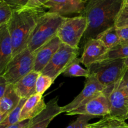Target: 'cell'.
<instances>
[{"label":"cell","mask_w":128,"mask_h":128,"mask_svg":"<svg viewBox=\"0 0 128 128\" xmlns=\"http://www.w3.org/2000/svg\"><path fill=\"white\" fill-rule=\"evenodd\" d=\"M124 0H86L82 13L88 21V28L81 40L80 50L91 39H96L102 31L115 26Z\"/></svg>","instance_id":"1"},{"label":"cell","mask_w":128,"mask_h":128,"mask_svg":"<svg viewBox=\"0 0 128 128\" xmlns=\"http://www.w3.org/2000/svg\"><path fill=\"white\" fill-rule=\"evenodd\" d=\"M46 12L44 8L27 7L14 10L12 18L8 23L13 47L12 58L27 48L32 31L40 18Z\"/></svg>","instance_id":"2"},{"label":"cell","mask_w":128,"mask_h":128,"mask_svg":"<svg viewBox=\"0 0 128 128\" xmlns=\"http://www.w3.org/2000/svg\"><path fill=\"white\" fill-rule=\"evenodd\" d=\"M65 17L46 11L40 18L31 35L27 48L34 52L57 34Z\"/></svg>","instance_id":"3"},{"label":"cell","mask_w":128,"mask_h":128,"mask_svg":"<svg viewBox=\"0 0 128 128\" xmlns=\"http://www.w3.org/2000/svg\"><path fill=\"white\" fill-rule=\"evenodd\" d=\"M125 59L105 60L88 68L90 74L94 75L105 89L111 88L119 82L126 70Z\"/></svg>","instance_id":"4"},{"label":"cell","mask_w":128,"mask_h":128,"mask_svg":"<svg viewBox=\"0 0 128 128\" xmlns=\"http://www.w3.org/2000/svg\"><path fill=\"white\" fill-rule=\"evenodd\" d=\"M87 28V19L83 15L72 18L65 17L56 35L62 43L74 48H80V42Z\"/></svg>","instance_id":"5"},{"label":"cell","mask_w":128,"mask_h":128,"mask_svg":"<svg viewBox=\"0 0 128 128\" xmlns=\"http://www.w3.org/2000/svg\"><path fill=\"white\" fill-rule=\"evenodd\" d=\"M36 52L25 49L14 56L6 66L2 76L9 84H14L26 75L33 71Z\"/></svg>","instance_id":"6"},{"label":"cell","mask_w":128,"mask_h":128,"mask_svg":"<svg viewBox=\"0 0 128 128\" xmlns=\"http://www.w3.org/2000/svg\"><path fill=\"white\" fill-rule=\"evenodd\" d=\"M80 51V48H74L62 43L41 74L50 76L54 81L60 74L63 73L70 62L78 58Z\"/></svg>","instance_id":"7"},{"label":"cell","mask_w":128,"mask_h":128,"mask_svg":"<svg viewBox=\"0 0 128 128\" xmlns=\"http://www.w3.org/2000/svg\"><path fill=\"white\" fill-rule=\"evenodd\" d=\"M86 79L84 86L81 92L71 102L62 107L64 112L66 113L82 107L104 92V87L94 75L90 74Z\"/></svg>","instance_id":"8"},{"label":"cell","mask_w":128,"mask_h":128,"mask_svg":"<svg viewBox=\"0 0 128 128\" xmlns=\"http://www.w3.org/2000/svg\"><path fill=\"white\" fill-rule=\"evenodd\" d=\"M119 82L111 88L105 89L104 93L107 95L109 99L110 116L126 120L128 113V94L119 87Z\"/></svg>","instance_id":"9"},{"label":"cell","mask_w":128,"mask_h":128,"mask_svg":"<svg viewBox=\"0 0 128 128\" xmlns=\"http://www.w3.org/2000/svg\"><path fill=\"white\" fill-rule=\"evenodd\" d=\"M110 105L108 97L103 92L83 106L76 110L66 112V114L68 116L84 115L96 118L100 116L104 117L110 115Z\"/></svg>","instance_id":"10"},{"label":"cell","mask_w":128,"mask_h":128,"mask_svg":"<svg viewBox=\"0 0 128 128\" xmlns=\"http://www.w3.org/2000/svg\"><path fill=\"white\" fill-rule=\"evenodd\" d=\"M85 6L86 0H49L44 8L48 9V12L64 16L74 13L81 14Z\"/></svg>","instance_id":"11"},{"label":"cell","mask_w":128,"mask_h":128,"mask_svg":"<svg viewBox=\"0 0 128 128\" xmlns=\"http://www.w3.org/2000/svg\"><path fill=\"white\" fill-rule=\"evenodd\" d=\"M108 49L98 39H91L85 43L80 58L81 63L89 68L96 62L101 61L108 51Z\"/></svg>","instance_id":"12"},{"label":"cell","mask_w":128,"mask_h":128,"mask_svg":"<svg viewBox=\"0 0 128 128\" xmlns=\"http://www.w3.org/2000/svg\"><path fill=\"white\" fill-rule=\"evenodd\" d=\"M63 112L62 107L58 104V97H56L48 102L47 107L41 113L30 120L27 128H48L56 116Z\"/></svg>","instance_id":"13"},{"label":"cell","mask_w":128,"mask_h":128,"mask_svg":"<svg viewBox=\"0 0 128 128\" xmlns=\"http://www.w3.org/2000/svg\"><path fill=\"white\" fill-rule=\"evenodd\" d=\"M61 44L62 42L56 35L47 43L35 51L36 57L33 71L41 73Z\"/></svg>","instance_id":"14"},{"label":"cell","mask_w":128,"mask_h":128,"mask_svg":"<svg viewBox=\"0 0 128 128\" xmlns=\"http://www.w3.org/2000/svg\"><path fill=\"white\" fill-rule=\"evenodd\" d=\"M12 56L13 47L8 24L1 25L0 26V75L3 73Z\"/></svg>","instance_id":"15"},{"label":"cell","mask_w":128,"mask_h":128,"mask_svg":"<svg viewBox=\"0 0 128 128\" xmlns=\"http://www.w3.org/2000/svg\"><path fill=\"white\" fill-rule=\"evenodd\" d=\"M47 107L42 94H36L27 99L20 114V121L31 120L42 112Z\"/></svg>","instance_id":"16"},{"label":"cell","mask_w":128,"mask_h":128,"mask_svg":"<svg viewBox=\"0 0 128 128\" xmlns=\"http://www.w3.org/2000/svg\"><path fill=\"white\" fill-rule=\"evenodd\" d=\"M40 73L32 71L13 84L17 94L21 99H28L36 93V81Z\"/></svg>","instance_id":"17"},{"label":"cell","mask_w":128,"mask_h":128,"mask_svg":"<svg viewBox=\"0 0 128 128\" xmlns=\"http://www.w3.org/2000/svg\"><path fill=\"white\" fill-rule=\"evenodd\" d=\"M21 100L15 91L13 84H10L4 96L0 98V122L17 107Z\"/></svg>","instance_id":"18"},{"label":"cell","mask_w":128,"mask_h":128,"mask_svg":"<svg viewBox=\"0 0 128 128\" xmlns=\"http://www.w3.org/2000/svg\"><path fill=\"white\" fill-rule=\"evenodd\" d=\"M88 128H128L126 120L114 116H104L101 120L92 124H88Z\"/></svg>","instance_id":"19"},{"label":"cell","mask_w":128,"mask_h":128,"mask_svg":"<svg viewBox=\"0 0 128 128\" xmlns=\"http://www.w3.org/2000/svg\"><path fill=\"white\" fill-rule=\"evenodd\" d=\"M96 39L100 40L108 50L112 48L121 42L116 26L102 31Z\"/></svg>","instance_id":"20"},{"label":"cell","mask_w":128,"mask_h":128,"mask_svg":"<svg viewBox=\"0 0 128 128\" xmlns=\"http://www.w3.org/2000/svg\"><path fill=\"white\" fill-rule=\"evenodd\" d=\"M80 63H81L80 58H76L72 60L62 73L64 76L66 77H85L86 78L88 77L90 75L88 69L83 68Z\"/></svg>","instance_id":"21"},{"label":"cell","mask_w":128,"mask_h":128,"mask_svg":"<svg viewBox=\"0 0 128 128\" xmlns=\"http://www.w3.org/2000/svg\"><path fill=\"white\" fill-rule=\"evenodd\" d=\"M128 58V41H121L120 44L108 50L102 60Z\"/></svg>","instance_id":"22"},{"label":"cell","mask_w":128,"mask_h":128,"mask_svg":"<svg viewBox=\"0 0 128 128\" xmlns=\"http://www.w3.org/2000/svg\"><path fill=\"white\" fill-rule=\"evenodd\" d=\"M26 100L27 99H21L17 107L12 112H10L2 122H0V128H6L20 122V114Z\"/></svg>","instance_id":"23"},{"label":"cell","mask_w":128,"mask_h":128,"mask_svg":"<svg viewBox=\"0 0 128 128\" xmlns=\"http://www.w3.org/2000/svg\"><path fill=\"white\" fill-rule=\"evenodd\" d=\"M53 82L54 81L50 76L40 73L36 81V93L42 95L51 87Z\"/></svg>","instance_id":"24"},{"label":"cell","mask_w":128,"mask_h":128,"mask_svg":"<svg viewBox=\"0 0 128 128\" xmlns=\"http://www.w3.org/2000/svg\"><path fill=\"white\" fill-rule=\"evenodd\" d=\"M12 14V9L3 0H0V26L8 23Z\"/></svg>","instance_id":"25"},{"label":"cell","mask_w":128,"mask_h":128,"mask_svg":"<svg viewBox=\"0 0 128 128\" xmlns=\"http://www.w3.org/2000/svg\"><path fill=\"white\" fill-rule=\"evenodd\" d=\"M92 118H94L92 116L81 115L66 128H88L89 121Z\"/></svg>","instance_id":"26"},{"label":"cell","mask_w":128,"mask_h":128,"mask_svg":"<svg viewBox=\"0 0 128 128\" xmlns=\"http://www.w3.org/2000/svg\"><path fill=\"white\" fill-rule=\"evenodd\" d=\"M12 10H18L26 7L29 0H3Z\"/></svg>","instance_id":"27"},{"label":"cell","mask_w":128,"mask_h":128,"mask_svg":"<svg viewBox=\"0 0 128 128\" xmlns=\"http://www.w3.org/2000/svg\"><path fill=\"white\" fill-rule=\"evenodd\" d=\"M118 86L128 94V67H126L122 78L119 82Z\"/></svg>","instance_id":"28"},{"label":"cell","mask_w":128,"mask_h":128,"mask_svg":"<svg viewBox=\"0 0 128 128\" xmlns=\"http://www.w3.org/2000/svg\"><path fill=\"white\" fill-rule=\"evenodd\" d=\"M49 0H29L26 7L31 8H44V5Z\"/></svg>","instance_id":"29"},{"label":"cell","mask_w":128,"mask_h":128,"mask_svg":"<svg viewBox=\"0 0 128 128\" xmlns=\"http://www.w3.org/2000/svg\"><path fill=\"white\" fill-rule=\"evenodd\" d=\"M9 84H10L8 82L6 79L0 75V98H2L4 96Z\"/></svg>","instance_id":"30"},{"label":"cell","mask_w":128,"mask_h":128,"mask_svg":"<svg viewBox=\"0 0 128 128\" xmlns=\"http://www.w3.org/2000/svg\"><path fill=\"white\" fill-rule=\"evenodd\" d=\"M118 32L121 41H128V27L118 28Z\"/></svg>","instance_id":"31"},{"label":"cell","mask_w":128,"mask_h":128,"mask_svg":"<svg viewBox=\"0 0 128 128\" xmlns=\"http://www.w3.org/2000/svg\"><path fill=\"white\" fill-rule=\"evenodd\" d=\"M128 18V0L124 1L123 6H122V10H121L120 14L119 16L118 20H122V19Z\"/></svg>","instance_id":"32"},{"label":"cell","mask_w":128,"mask_h":128,"mask_svg":"<svg viewBox=\"0 0 128 128\" xmlns=\"http://www.w3.org/2000/svg\"><path fill=\"white\" fill-rule=\"evenodd\" d=\"M30 120L20 121V122H18V123L15 124L10 126L6 128H27L29 122H30Z\"/></svg>","instance_id":"33"},{"label":"cell","mask_w":128,"mask_h":128,"mask_svg":"<svg viewBox=\"0 0 128 128\" xmlns=\"http://www.w3.org/2000/svg\"><path fill=\"white\" fill-rule=\"evenodd\" d=\"M117 28H122L128 27V18L122 19V20H117L115 24Z\"/></svg>","instance_id":"34"},{"label":"cell","mask_w":128,"mask_h":128,"mask_svg":"<svg viewBox=\"0 0 128 128\" xmlns=\"http://www.w3.org/2000/svg\"><path fill=\"white\" fill-rule=\"evenodd\" d=\"M124 62H125V64H126V67H128V58L125 59Z\"/></svg>","instance_id":"35"},{"label":"cell","mask_w":128,"mask_h":128,"mask_svg":"<svg viewBox=\"0 0 128 128\" xmlns=\"http://www.w3.org/2000/svg\"><path fill=\"white\" fill-rule=\"evenodd\" d=\"M126 120H128V113L127 116H126Z\"/></svg>","instance_id":"36"}]
</instances>
